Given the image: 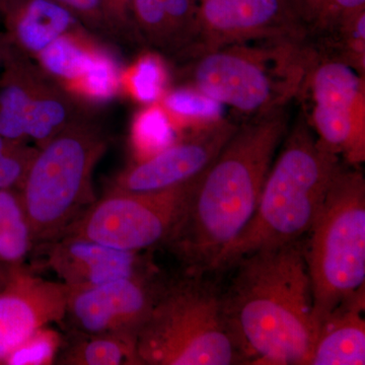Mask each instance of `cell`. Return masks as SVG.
I'll use <instances>...</instances> for the list:
<instances>
[{"instance_id":"22","label":"cell","mask_w":365,"mask_h":365,"mask_svg":"<svg viewBox=\"0 0 365 365\" xmlns=\"http://www.w3.org/2000/svg\"><path fill=\"white\" fill-rule=\"evenodd\" d=\"M121 71L114 55L104 47L83 73L61 88L78 104H106L121 93Z\"/></svg>"},{"instance_id":"30","label":"cell","mask_w":365,"mask_h":365,"mask_svg":"<svg viewBox=\"0 0 365 365\" xmlns=\"http://www.w3.org/2000/svg\"><path fill=\"white\" fill-rule=\"evenodd\" d=\"M68 9L91 32L115 34L103 0H55ZM116 35V34H115Z\"/></svg>"},{"instance_id":"5","label":"cell","mask_w":365,"mask_h":365,"mask_svg":"<svg viewBox=\"0 0 365 365\" xmlns=\"http://www.w3.org/2000/svg\"><path fill=\"white\" fill-rule=\"evenodd\" d=\"M108 146L107 134L83 117L38 148L19 189L33 249L60 239L97 200L93 174Z\"/></svg>"},{"instance_id":"27","label":"cell","mask_w":365,"mask_h":365,"mask_svg":"<svg viewBox=\"0 0 365 365\" xmlns=\"http://www.w3.org/2000/svg\"><path fill=\"white\" fill-rule=\"evenodd\" d=\"M365 11V0H316L309 35L332 37L359 14Z\"/></svg>"},{"instance_id":"34","label":"cell","mask_w":365,"mask_h":365,"mask_svg":"<svg viewBox=\"0 0 365 365\" xmlns=\"http://www.w3.org/2000/svg\"><path fill=\"white\" fill-rule=\"evenodd\" d=\"M11 269L7 267L6 265L0 264V289L4 287L6 284L7 279H9V273H11Z\"/></svg>"},{"instance_id":"8","label":"cell","mask_w":365,"mask_h":365,"mask_svg":"<svg viewBox=\"0 0 365 365\" xmlns=\"http://www.w3.org/2000/svg\"><path fill=\"white\" fill-rule=\"evenodd\" d=\"M195 181L150 193L106 192L62 237H83L122 251L143 253L165 245L181 218Z\"/></svg>"},{"instance_id":"21","label":"cell","mask_w":365,"mask_h":365,"mask_svg":"<svg viewBox=\"0 0 365 365\" xmlns=\"http://www.w3.org/2000/svg\"><path fill=\"white\" fill-rule=\"evenodd\" d=\"M30 225L19 189L0 190V264L24 265L33 251Z\"/></svg>"},{"instance_id":"29","label":"cell","mask_w":365,"mask_h":365,"mask_svg":"<svg viewBox=\"0 0 365 365\" xmlns=\"http://www.w3.org/2000/svg\"><path fill=\"white\" fill-rule=\"evenodd\" d=\"M174 30L178 51H189L196 37V0H163Z\"/></svg>"},{"instance_id":"19","label":"cell","mask_w":365,"mask_h":365,"mask_svg":"<svg viewBox=\"0 0 365 365\" xmlns=\"http://www.w3.org/2000/svg\"><path fill=\"white\" fill-rule=\"evenodd\" d=\"M54 364L141 365L137 356L135 338L69 330L63 337Z\"/></svg>"},{"instance_id":"28","label":"cell","mask_w":365,"mask_h":365,"mask_svg":"<svg viewBox=\"0 0 365 365\" xmlns=\"http://www.w3.org/2000/svg\"><path fill=\"white\" fill-rule=\"evenodd\" d=\"M63 336L49 326L43 327L6 359V365L54 364Z\"/></svg>"},{"instance_id":"25","label":"cell","mask_w":365,"mask_h":365,"mask_svg":"<svg viewBox=\"0 0 365 365\" xmlns=\"http://www.w3.org/2000/svg\"><path fill=\"white\" fill-rule=\"evenodd\" d=\"M175 125L160 102L144 105L132 119L130 138L137 162L155 155L178 140Z\"/></svg>"},{"instance_id":"20","label":"cell","mask_w":365,"mask_h":365,"mask_svg":"<svg viewBox=\"0 0 365 365\" xmlns=\"http://www.w3.org/2000/svg\"><path fill=\"white\" fill-rule=\"evenodd\" d=\"M83 26L60 36L34 58L48 78L61 86L86 71L104 46Z\"/></svg>"},{"instance_id":"35","label":"cell","mask_w":365,"mask_h":365,"mask_svg":"<svg viewBox=\"0 0 365 365\" xmlns=\"http://www.w3.org/2000/svg\"><path fill=\"white\" fill-rule=\"evenodd\" d=\"M14 143H16V141L9 140V139L0 136V155H1L4 151H6Z\"/></svg>"},{"instance_id":"24","label":"cell","mask_w":365,"mask_h":365,"mask_svg":"<svg viewBox=\"0 0 365 365\" xmlns=\"http://www.w3.org/2000/svg\"><path fill=\"white\" fill-rule=\"evenodd\" d=\"M160 103L179 132L196 130L223 119V105L191 86L169 88Z\"/></svg>"},{"instance_id":"15","label":"cell","mask_w":365,"mask_h":365,"mask_svg":"<svg viewBox=\"0 0 365 365\" xmlns=\"http://www.w3.org/2000/svg\"><path fill=\"white\" fill-rule=\"evenodd\" d=\"M0 19L9 42L32 59L60 36L83 26L55 0H6Z\"/></svg>"},{"instance_id":"13","label":"cell","mask_w":365,"mask_h":365,"mask_svg":"<svg viewBox=\"0 0 365 365\" xmlns=\"http://www.w3.org/2000/svg\"><path fill=\"white\" fill-rule=\"evenodd\" d=\"M68 287L36 276L25 266L11 269L0 289V364L43 327L62 323Z\"/></svg>"},{"instance_id":"12","label":"cell","mask_w":365,"mask_h":365,"mask_svg":"<svg viewBox=\"0 0 365 365\" xmlns=\"http://www.w3.org/2000/svg\"><path fill=\"white\" fill-rule=\"evenodd\" d=\"M237 128L222 119L192 130L189 135L120 173L107 192L150 193L194 181L212 163Z\"/></svg>"},{"instance_id":"14","label":"cell","mask_w":365,"mask_h":365,"mask_svg":"<svg viewBox=\"0 0 365 365\" xmlns=\"http://www.w3.org/2000/svg\"><path fill=\"white\" fill-rule=\"evenodd\" d=\"M44 248L48 266L68 288L95 287L155 271L143 252L122 251L83 237H62Z\"/></svg>"},{"instance_id":"10","label":"cell","mask_w":365,"mask_h":365,"mask_svg":"<svg viewBox=\"0 0 365 365\" xmlns=\"http://www.w3.org/2000/svg\"><path fill=\"white\" fill-rule=\"evenodd\" d=\"M306 37V26L287 0H196V37L189 51Z\"/></svg>"},{"instance_id":"9","label":"cell","mask_w":365,"mask_h":365,"mask_svg":"<svg viewBox=\"0 0 365 365\" xmlns=\"http://www.w3.org/2000/svg\"><path fill=\"white\" fill-rule=\"evenodd\" d=\"M300 93L311 101L309 125L319 143L347 165L364 163L365 76L314 47Z\"/></svg>"},{"instance_id":"32","label":"cell","mask_w":365,"mask_h":365,"mask_svg":"<svg viewBox=\"0 0 365 365\" xmlns=\"http://www.w3.org/2000/svg\"><path fill=\"white\" fill-rule=\"evenodd\" d=\"M287 2L294 9L297 18L304 24L309 32V26L313 16L316 0H287Z\"/></svg>"},{"instance_id":"2","label":"cell","mask_w":365,"mask_h":365,"mask_svg":"<svg viewBox=\"0 0 365 365\" xmlns=\"http://www.w3.org/2000/svg\"><path fill=\"white\" fill-rule=\"evenodd\" d=\"M223 294L246 364L307 365L314 341L302 241L247 255Z\"/></svg>"},{"instance_id":"3","label":"cell","mask_w":365,"mask_h":365,"mask_svg":"<svg viewBox=\"0 0 365 365\" xmlns=\"http://www.w3.org/2000/svg\"><path fill=\"white\" fill-rule=\"evenodd\" d=\"M271 165L253 217L211 265L230 268L242 257L300 241L309 234L340 167V158L322 145L304 119L284 137Z\"/></svg>"},{"instance_id":"4","label":"cell","mask_w":365,"mask_h":365,"mask_svg":"<svg viewBox=\"0 0 365 365\" xmlns=\"http://www.w3.org/2000/svg\"><path fill=\"white\" fill-rule=\"evenodd\" d=\"M202 275L163 282L136 335L141 365L246 364L223 294Z\"/></svg>"},{"instance_id":"31","label":"cell","mask_w":365,"mask_h":365,"mask_svg":"<svg viewBox=\"0 0 365 365\" xmlns=\"http://www.w3.org/2000/svg\"><path fill=\"white\" fill-rule=\"evenodd\" d=\"M133 0H103L106 13L115 34L122 35H137L133 16H132Z\"/></svg>"},{"instance_id":"6","label":"cell","mask_w":365,"mask_h":365,"mask_svg":"<svg viewBox=\"0 0 365 365\" xmlns=\"http://www.w3.org/2000/svg\"><path fill=\"white\" fill-rule=\"evenodd\" d=\"M241 43L194 55V88L223 106L249 115L283 108L302 90L314 47L307 38Z\"/></svg>"},{"instance_id":"33","label":"cell","mask_w":365,"mask_h":365,"mask_svg":"<svg viewBox=\"0 0 365 365\" xmlns=\"http://www.w3.org/2000/svg\"><path fill=\"white\" fill-rule=\"evenodd\" d=\"M9 47V42L6 35H4V33H0V69L4 66V58H6Z\"/></svg>"},{"instance_id":"26","label":"cell","mask_w":365,"mask_h":365,"mask_svg":"<svg viewBox=\"0 0 365 365\" xmlns=\"http://www.w3.org/2000/svg\"><path fill=\"white\" fill-rule=\"evenodd\" d=\"M132 16L137 33L150 44L178 51L176 37L163 0H133Z\"/></svg>"},{"instance_id":"11","label":"cell","mask_w":365,"mask_h":365,"mask_svg":"<svg viewBox=\"0 0 365 365\" xmlns=\"http://www.w3.org/2000/svg\"><path fill=\"white\" fill-rule=\"evenodd\" d=\"M163 282L155 271L95 287L68 288L69 331L133 337L148 318Z\"/></svg>"},{"instance_id":"17","label":"cell","mask_w":365,"mask_h":365,"mask_svg":"<svg viewBox=\"0 0 365 365\" xmlns=\"http://www.w3.org/2000/svg\"><path fill=\"white\" fill-rule=\"evenodd\" d=\"M45 76L32 58L9 43L0 74V136L26 143V115Z\"/></svg>"},{"instance_id":"18","label":"cell","mask_w":365,"mask_h":365,"mask_svg":"<svg viewBox=\"0 0 365 365\" xmlns=\"http://www.w3.org/2000/svg\"><path fill=\"white\" fill-rule=\"evenodd\" d=\"M78 103L61 86L45 76L34 96L26 115L25 137L26 143L37 148L83 118L78 109Z\"/></svg>"},{"instance_id":"36","label":"cell","mask_w":365,"mask_h":365,"mask_svg":"<svg viewBox=\"0 0 365 365\" xmlns=\"http://www.w3.org/2000/svg\"><path fill=\"white\" fill-rule=\"evenodd\" d=\"M4 1H6V0H0V11H1V7L4 6Z\"/></svg>"},{"instance_id":"23","label":"cell","mask_w":365,"mask_h":365,"mask_svg":"<svg viewBox=\"0 0 365 365\" xmlns=\"http://www.w3.org/2000/svg\"><path fill=\"white\" fill-rule=\"evenodd\" d=\"M167 63L155 52H144L126 68L122 69L121 93L143 105L160 102L169 90Z\"/></svg>"},{"instance_id":"7","label":"cell","mask_w":365,"mask_h":365,"mask_svg":"<svg viewBox=\"0 0 365 365\" xmlns=\"http://www.w3.org/2000/svg\"><path fill=\"white\" fill-rule=\"evenodd\" d=\"M309 234L304 254L316 339L334 309L364 289L365 179L359 169L340 165Z\"/></svg>"},{"instance_id":"16","label":"cell","mask_w":365,"mask_h":365,"mask_svg":"<svg viewBox=\"0 0 365 365\" xmlns=\"http://www.w3.org/2000/svg\"><path fill=\"white\" fill-rule=\"evenodd\" d=\"M365 289L336 307L319 329L307 365L365 364Z\"/></svg>"},{"instance_id":"1","label":"cell","mask_w":365,"mask_h":365,"mask_svg":"<svg viewBox=\"0 0 365 365\" xmlns=\"http://www.w3.org/2000/svg\"><path fill=\"white\" fill-rule=\"evenodd\" d=\"M287 132L283 108L237 126L190 192L165 246L187 273L209 272L213 262L253 217L276 150Z\"/></svg>"}]
</instances>
